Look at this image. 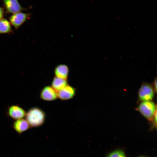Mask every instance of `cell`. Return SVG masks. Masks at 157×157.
<instances>
[{"mask_svg":"<svg viewBox=\"0 0 157 157\" xmlns=\"http://www.w3.org/2000/svg\"><path fill=\"white\" fill-rule=\"evenodd\" d=\"M139 157H147L144 156H140Z\"/></svg>","mask_w":157,"mask_h":157,"instance_id":"obj_17","label":"cell"},{"mask_svg":"<svg viewBox=\"0 0 157 157\" xmlns=\"http://www.w3.org/2000/svg\"><path fill=\"white\" fill-rule=\"evenodd\" d=\"M2 1L6 12L8 13L13 14L25 9L21 6L18 0H2Z\"/></svg>","mask_w":157,"mask_h":157,"instance_id":"obj_6","label":"cell"},{"mask_svg":"<svg viewBox=\"0 0 157 157\" xmlns=\"http://www.w3.org/2000/svg\"><path fill=\"white\" fill-rule=\"evenodd\" d=\"M76 89L67 85L57 93L58 97L62 100H67L72 98L75 94Z\"/></svg>","mask_w":157,"mask_h":157,"instance_id":"obj_8","label":"cell"},{"mask_svg":"<svg viewBox=\"0 0 157 157\" xmlns=\"http://www.w3.org/2000/svg\"><path fill=\"white\" fill-rule=\"evenodd\" d=\"M31 14L19 12L13 14L9 17V22L15 29L20 27L29 17Z\"/></svg>","mask_w":157,"mask_h":157,"instance_id":"obj_4","label":"cell"},{"mask_svg":"<svg viewBox=\"0 0 157 157\" xmlns=\"http://www.w3.org/2000/svg\"><path fill=\"white\" fill-rule=\"evenodd\" d=\"M12 31L11 24L9 21L5 18L0 20V34L10 33Z\"/></svg>","mask_w":157,"mask_h":157,"instance_id":"obj_12","label":"cell"},{"mask_svg":"<svg viewBox=\"0 0 157 157\" xmlns=\"http://www.w3.org/2000/svg\"><path fill=\"white\" fill-rule=\"evenodd\" d=\"M136 109L144 117L150 121H152L157 111L156 106L151 101L141 102Z\"/></svg>","mask_w":157,"mask_h":157,"instance_id":"obj_2","label":"cell"},{"mask_svg":"<svg viewBox=\"0 0 157 157\" xmlns=\"http://www.w3.org/2000/svg\"><path fill=\"white\" fill-rule=\"evenodd\" d=\"M107 157H126L124 152L122 150L115 151L109 154Z\"/></svg>","mask_w":157,"mask_h":157,"instance_id":"obj_13","label":"cell"},{"mask_svg":"<svg viewBox=\"0 0 157 157\" xmlns=\"http://www.w3.org/2000/svg\"><path fill=\"white\" fill-rule=\"evenodd\" d=\"M152 121L154 124L156 125V127L157 124V111L155 113Z\"/></svg>","mask_w":157,"mask_h":157,"instance_id":"obj_15","label":"cell"},{"mask_svg":"<svg viewBox=\"0 0 157 157\" xmlns=\"http://www.w3.org/2000/svg\"><path fill=\"white\" fill-rule=\"evenodd\" d=\"M153 85V87L155 92H156L157 90V80L156 78L154 81Z\"/></svg>","mask_w":157,"mask_h":157,"instance_id":"obj_16","label":"cell"},{"mask_svg":"<svg viewBox=\"0 0 157 157\" xmlns=\"http://www.w3.org/2000/svg\"><path fill=\"white\" fill-rule=\"evenodd\" d=\"M68 85L67 79L55 76L51 83V87L57 92Z\"/></svg>","mask_w":157,"mask_h":157,"instance_id":"obj_11","label":"cell"},{"mask_svg":"<svg viewBox=\"0 0 157 157\" xmlns=\"http://www.w3.org/2000/svg\"><path fill=\"white\" fill-rule=\"evenodd\" d=\"M155 92L153 86L149 83H144L138 91L139 100L141 102L151 101L154 97Z\"/></svg>","mask_w":157,"mask_h":157,"instance_id":"obj_3","label":"cell"},{"mask_svg":"<svg viewBox=\"0 0 157 157\" xmlns=\"http://www.w3.org/2000/svg\"><path fill=\"white\" fill-rule=\"evenodd\" d=\"M4 13V9L0 6V20L3 18Z\"/></svg>","mask_w":157,"mask_h":157,"instance_id":"obj_14","label":"cell"},{"mask_svg":"<svg viewBox=\"0 0 157 157\" xmlns=\"http://www.w3.org/2000/svg\"><path fill=\"white\" fill-rule=\"evenodd\" d=\"M69 71V68L67 65L64 64H60L55 68L54 73L56 77L67 79Z\"/></svg>","mask_w":157,"mask_h":157,"instance_id":"obj_10","label":"cell"},{"mask_svg":"<svg viewBox=\"0 0 157 157\" xmlns=\"http://www.w3.org/2000/svg\"><path fill=\"white\" fill-rule=\"evenodd\" d=\"M40 97L42 99L47 101L53 100L58 97L57 92L50 86H45L42 89Z\"/></svg>","mask_w":157,"mask_h":157,"instance_id":"obj_7","label":"cell"},{"mask_svg":"<svg viewBox=\"0 0 157 157\" xmlns=\"http://www.w3.org/2000/svg\"><path fill=\"white\" fill-rule=\"evenodd\" d=\"M13 127L19 134H21L31 127L26 120L23 118L15 120L13 123Z\"/></svg>","mask_w":157,"mask_h":157,"instance_id":"obj_9","label":"cell"},{"mask_svg":"<svg viewBox=\"0 0 157 157\" xmlns=\"http://www.w3.org/2000/svg\"><path fill=\"white\" fill-rule=\"evenodd\" d=\"M26 119L31 127H36L42 125L45 119V114L40 109L36 107L32 108L26 113Z\"/></svg>","mask_w":157,"mask_h":157,"instance_id":"obj_1","label":"cell"},{"mask_svg":"<svg viewBox=\"0 0 157 157\" xmlns=\"http://www.w3.org/2000/svg\"><path fill=\"white\" fill-rule=\"evenodd\" d=\"M26 112L22 107L17 105H12L8 108L7 115L12 119L17 120L25 117Z\"/></svg>","mask_w":157,"mask_h":157,"instance_id":"obj_5","label":"cell"}]
</instances>
